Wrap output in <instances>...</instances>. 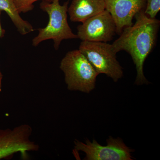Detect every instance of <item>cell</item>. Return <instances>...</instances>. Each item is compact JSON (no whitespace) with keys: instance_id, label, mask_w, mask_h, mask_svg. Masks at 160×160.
<instances>
[{"instance_id":"6da1fadb","label":"cell","mask_w":160,"mask_h":160,"mask_svg":"<svg viewBox=\"0 0 160 160\" xmlns=\"http://www.w3.org/2000/svg\"><path fill=\"white\" fill-rule=\"evenodd\" d=\"M134 18L135 23L125 28L119 38L111 45L117 53L123 50L131 56L137 70L135 84H148L143 66L146 58L155 46L160 22L156 18H150L144 11L139 12Z\"/></svg>"},{"instance_id":"7a4b0ae2","label":"cell","mask_w":160,"mask_h":160,"mask_svg":"<svg viewBox=\"0 0 160 160\" xmlns=\"http://www.w3.org/2000/svg\"><path fill=\"white\" fill-rule=\"evenodd\" d=\"M59 1L54 0L52 2L42 1L40 3L41 9L49 15V22L45 28L38 29V34L32 39V46H37L43 41L52 39L54 49L57 50L63 40L78 38L77 35L72 31L67 21L69 1L62 6Z\"/></svg>"},{"instance_id":"3957f363","label":"cell","mask_w":160,"mask_h":160,"mask_svg":"<svg viewBox=\"0 0 160 160\" xmlns=\"http://www.w3.org/2000/svg\"><path fill=\"white\" fill-rule=\"evenodd\" d=\"M67 88L89 93L95 88L98 73L79 50L68 52L60 63Z\"/></svg>"},{"instance_id":"277c9868","label":"cell","mask_w":160,"mask_h":160,"mask_svg":"<svg viewBox=\"0 0 160 160\" xmlns=\"http://www.w3.org/2000/svg\"><path fill=\"white\" fill-rule=\"evenodd\" d=\"M80 50L98 74L103 73L117 82L122 77V68L117 59L111 44L102 42L82 41Z\"/></svg>"},{"instance_id":"5b68a950","label":"cell","mask_w":160,"mask_h":160,"mask_svg":"<svg viewBox=\"0 0 160 160\" xmlns=\"http://www.w3.org/2000/svg\"><path fill=\"white\" fill-rule=\"evenodd\" d=\"M106 146L100 145L95 140L91 142L86 139L85 143L78 140L74 141L77 151L84 152L86 160H132L131 152H133L124 144L119 138H109Z\"/></svg>"},{"instance_id":"8992f818","label":"cell","mask_w":160,"mask_h":160,"mask_svg":"<svg viewBox=\"0 0 160 160\" xmlns=\"http://www.w3.org/2000/svg\"><path fill=\"white\" fill-rule=\"evenodd\" d=\"M77 29L78 38L87 42H107L116 33L114 20L106 9L86 20Z\"/></svg>"},{"instance_id":"52a82bcc","label":"cell","mask_w":160,"mask_h":160,"mask_svg":"<svg viewBox=\"0 0 160 160\" xmlns=\"http://www.w3.org/2000/svg\"><path fill=\"white\" fill-rule=\"evenodd\" d=\"M106 10L114 20L116 33L120 35L125 28L133 25L132 19L140 12L145 11L146 0H105Z\"/></svg>"},{"instance_id":"ba28073f","label":"cell","mask_w":160,"mask_h":160,"mask_svg":"<svg viewBox=\"0 0 160 160\" xmlns=\"http://www.w3.org/2000/svg\"><path fill=\"white\" fill-rule=\"evenodd\" d=\"M105 9V0H72L68 12L72 22L82 23Z\"/></svg>"},{"instance_id":"9c48e42d","label":"cell","mask_w":160,"mask_h":160,"mask_svg":"<svg viewBox=\"0 0 160 160\" xmlns=\"http://www.w3.org/2000/svg\"><path fill=\"white\" fill-rule=\"evenodd\" d=\"M25 147L22 132L17 127L0 129V160L11 158Z\"/></svg>"},{"instance_id":"30bf717a","label":"cell","mask_w":160,"mask_h":160,"mask_svg":"<svg viewBox=\"0 0 160 160\" xmlns=\"http://www.w3.org/2000/svg\"><path fill=\"white\" fill-rule=\"evenodd\" d=\"M0 10L5 11L8 14L21 34L24 35L34 30L30 23L20 16L16 8L14 0H0Z\"/></svg>"},{"instance_id":"8fae6325","label":"cell","mask_w":160,"mask_h":160,"mask_svg":"<svg viewBox=\"0 0 160 160\" xmlns=\"http://www.w3.org/2000/svg\"><path fill=\"white\" fill-rule=\"evenodd\" d=\"M38 1L52 2L54 0H14V2L18 11L21 13L22 12L26 13L33 10L34 7L33 3Z\"/></svg>"},{"instance_id":"7c38bea8","label":"cell","mask_w":160,"mask_h":160,"mask_svg":"<svg viewBox=\"0 0 160 160\" xmlns=\"http://www.w3.org/2000/svg\"><path fill=\"white\" fill-rule=\"evenodd\" d=\"M144 12L150 18H155L160 10V0H146Z\"/></svg>"},{"instance_id":"4fadbf2b","label":"cell","mask_w":160,"mask_h":160,"mask_svg":"<svg viewBox=\"0 0 160 160\" xmlns=\"http://www.w3.org/2000/svg\"><path fill=\"white\" fill-rule=\"evenodd\" d=\"M2 10H0V39L2 38L3 37H4V35H5V32H6L5 30L2 28V25H1V14H2Z\"/></svg>"},{"instance_id":"5bb4252c","label":"cell","mask_w":160,"mask_h":160,"mask_svg":"<svg viewBox=\"0 0 160 160\" xmlns=\"http://www.w3.org/2000/svg\"><path fill=\"white\" fill-rule=\"evenodd\" d=\"M3 75L0 71V92L2 91V80Z\"/></svg>"}]
</instances>
